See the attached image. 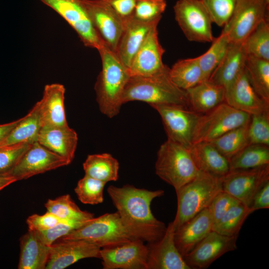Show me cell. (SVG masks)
<instances>
[{
    "label": "cell",
    "instance_id": "f907efd6",
    "mask_svg": "<svg viewBox=\"0 0 269 269\" xmlns=\"http://www.w3.org/2000/svg\"><path fill=\"white\" fill-rule=\"evenodd\" d=\"M16 181H17L16 180L9 174H0V191Z\"/></svg>",
    "mask_w": 269,
    "mask_h": 269
},
{
    "label": "cell",
    "instance_id": "9a60e30c",
    "mask_svg": "<svg viewBox=\"0 0 269 269\" xmlns=\"http://www.w3.org/2000/svg\"><path fill=\"white\" fill-rule=\"evenodd\" d=\"M147 255V246L138 239L100 250L104 269H146Z\"/></svg>",
    "mask_w": 269,
    "mask_h": 269
},
{
    "label": "cell",
    "instance_id": "1f68e13d",
    "mask_svg": "<svg viewBox=\"0 0 269 269\" xmlns=\"http://www.w3.org/2000/svg\"><path fill=\"white\" fill-rule=\"evenodd\" d=\"M245 69L255 92L269 104V61L247 55Z\"/></svg>",
    "mask_w": 269,
    "mask_h": 269
},
{
    "label": "cell",
    "instance_id": "2e32d148",
    "mask_svg": "<svg viewBox=\"0 0 269 269\" xmlns=\"http://www.w3.org/2000/svg\"><path fill=\"white\" fill-rule=\"evenodd\" d=\"M237 237H229L211 231L183 259L190 269H203L224 254L237 249Z\"/></svg>",
    "mask_w": 269,
    "mask_h": 269
},
{
    "label": "cell",
    "instance_id": "ee69618b",
    "mask_svg": "<svg viewBox=\"0 0 269 269\" xmlns=\"http://www.w3.org/2000/svg\"><path fill=\"white\" fill-rule=\"evenodd\" d=\"M88 221H64L46 230L35 231L37 233L42 241L46 245L50 246L55 242L84 225Z\"/></svg>",
    "mask_w": 269,
    "mask_h": 269
},
{
    "label": "cell",
    "instance_id": "603a6c76",
    "mask_svg": "<svg viewBox=\"0 0 269 269\" xmlns=\"http://www.w3.org/2000/svg\"><path fill=\"white\" fill-rule=\"evenodd\" d=\"M159 21H143L133 17L126 23L116 53L128 69L149 32Z\"/></svg>",
    "mask_w": 269,
    "mask_h": 269
},
{
    "label": "cell",
    "instance_id": "d6a6232c",
    "mask_svg": "<svg viewBox=\"0 0 269 269\" xmlns=\"http://www.w3.org/2000/svg\"><path fill=\"white\" fill-rule=\"evenodd\" d=\"M230 170L246 169L269 165V147L251 143L229 160Z\"/></svg>",
    "mask_w": 269,
    "mask_h": 269
},
{
    "label": "cell",
    "instance_id": "b9f144b4",
    "mask_svg": "<svg viewBox=\"0 0 269 269\" xmlns=\"http://www.w3.org/2000/svg\"><path fill=\"white\" fill-rule=\"evenodd\" d=\"M166 6V0H137L133 17L143 21L160 20Z\"/></svg>",
    "mask_w": 269,
    "mask_h": 269
},
{
    "label": "cell",
    "instance_id": "44dd1931",
    "mask_svg": "<svg viewBox=\"0 0 269 269\" xmlns=\"http://www.w3.org/2000/svg\"><path fill=\"white\" fill-rule=\"evenodd\" d=\"M213 225L212 218L206 208L175 231V244L183 257L212 230Z\"/></svg>",
    "mask_w": 269,
    "mask_h": 269
},
{
    "label": "cell",
    "instance_id": "7a4b0ae2",
    "mask_svg": "<svg viewBox=\"0 0 269 269\" xmlns=\"http://www.w3.org/2000/svg\"><path fill=\"white\" fill-rule=\"evenodd\" d=\"M97 50L102 69L94 86L96 101L101 112L112 118L120 112L124 91L131 75L116 53L105 44Z\"/></svg>",
    "mask_w": 269,
    "mask_h": 269
},
{
    "label": "cell",
    "instance_id": "cb8c5ba5",
    "mask_svg": "<svg viewBox=\"0 0 269 269\" xmlns=\"http://www.w3.org/2000/svg\"><path fill=\"white\" fill-rule=\"evenodd\" d=\"M65 88L59 83L47 84L39 100L40 116L43 127L68 126L65 107Z\"/></svg>",
    "mask_w": 269,
    "mask_h": 269
},
{
    "label": "cell",
    "instance_id": "e0dca14e",
    "mask_svg": "<svg viewBox=\"0 0 269 269\" xmlns=\"http://www.w3.org/2000/svg\"><path fill=\"white\" fill-rule=\"evenodd\" d=\"M101 249L84 240L56 241L50 246L46 269H63L86 258L100 259Z\"/></svg>",
    "mask_w": 269,
    "mask_h": 269
},
{
    "label": "cell",
    "instance_id": "ffe728a7",
    "mask_svg": "<svg viewBox=\"0 0 269 269\" xmlns=\"http://www.w3.org/2000/svg\"><path fill=\"white\" fill-rule=\"evenodd\" d=\"M165 49L158 39L157 25L149 32L143 43L136 53L129 68L131 76H147L164 69L162 56Z\"/></svg>",
    "mask_w": 269,
    "mask_h": 269
},
{
    "label": "cell",
    "instance_id": "6da1fadb",
    "mask_svg": "<svg viewBox=\"0 0 269 269\" xmlns=\"http://www.w3.org/2000/svg\"><path fill=\"white\" fill-rule=\"evenodd\" d=\"M107 192L123 222L137 239L148 243L161 238L166 227L154 217L150 205L153 199L164 195L163 190H148L126 184L110 185Z\"/></svg>",
    "mask_w": 269,
    "mask_h": 269
},
{
    "label": "cell",
    "instance_id": "bcb514c9",
    "mask_svg": "<svg viewBox=\"0 0 269 269\" xmlns=\"http://www.w3.org/2000/svg\"><path fill=\"white\" fill-rule=\"evenodd\" d=\"M62 221H64L54 214L47 211L42 215L34 214L29 216L26 223L28 229L42 231L50 229Z\"/></svg>",
    "mask_w": 269,
    "mask_h": 269
},
{
    "label": "cell",
    "instance_id": "3957f363",
    "mask_svg": "<svg viewBox=\"0 0 269 269\" xmlns=\"http://www.w3.org/2000/svg\"><path fill=\"white\" fill-rule=\"evenodd\" d=\"M167 66L147 76H130L124 91L122 102L141 101L153 105H177L189 107L186 90L177 87L169 76Z\"/></svg>",
    "mask_w": 269,
    "mask_h": 269
},
{
    "label": "cell",
    "instance_id": "4fadbf2b",
    "mask_svg": "<svg viewBox=\"0 0 269 269\" xmlns=\"http://www.w3.org/2000/svg\"><path fill=\"white\" fill-rule=\"evenodd\" d=\"M67 165L63 158L36 141L31 144L17 164L7 174L18 181Z\"/></svg>",
    "mask_w": 269,
    "mask_h": 269
},
{
    "label": "cell",
    "instance_id": "681fc988",
    "mask_svg": "<svg viewBox=\"0 0 269 269\" xmlns=\"http://www.w3.org/2000/svg\"><path fill=\"white\" fill-rule=\"evenodd\" d=\"M21 119L22 118L10 123L0 125V143L6 137Z\"/></svg>",
    "mask_w": 269,
    "mask_h": 269
},
{
    "label": "cell",
    "instance_id": "f6af8a7d",
    "mask_svg": "<svg viewBox=\"0 0 269 269\" xmlns=\"http://www.w3.org/2000/svg\"><path fill=\"white\" fill-rule=\"evenodd\" d=\"M240 202L234 197L223 190L220 191L212 199L208 209L212 218L213 225L234 205Z\"/></svg>",
    "mask_w": 269,
    "mask_h": 269
},
{
    "label": "cell",
    "instance_id": "484cf974",
    "mask_svg": "<svg viewBox=\"0 0 269 269\" xmlns=\"http://www.w3.org/2000/svg\"><path fill=\"white\" fill-rule=\"evenodd\" d=\"M189 150L200 171L223 177L230 170L229 160L210 142L193 143Z\"/></svg>",
    "mask_w": 269,
    "mask_h": 269
},
{
    "label": "cell",
    "instance_id": "4316f807",
    "mask_svg": "<svg viewBox=\"0 0 269 269\" xmlns=\"http://www.w3.org/2000/svg\"><path fill=\"white\" fill-rule=\"evenodd\" d=\"M18 269H45L47 264L50 246L45 244L36 231L28 229L20 239Z\"/></svg>",
    "mask_w": 269,
    "mask_h": 269
},
{
    "label": "cell",
    "instance_id": "7402d4cb",
    "mask_svg": "<svg viewBox=\"0 0 269 269\" xmlns=\"http://www.w3.org/2000/svg\"><path fill=\"white\" fill-rule=\"evenodd\" d=\"M78 140L76 132L68 125L42 127L37 141L50 151L63 158L69 164L74 158Z\"/></svg>",
    "mask_w": 269,
    "mask_h": 269
},
{
    "label": "cell",
    "instance_id": "d4e9b609",
    "mask_svg": "<svg viewBox=\"0 0 269 269\" xmlns=\"http://www.w3.org/2000/svg\"><path fill=\"white\" fill-rule=\"evenodd\" d=\"M247 56L243 42H230L224 57L208 80L225 89L244 68Z\"/></svg>",
    "mask_w": 269,
    "mask_h": 269
},
{
    "label": "cell",
    "instance_id": "816d5d0a",
    "mask_svg": "<svg viewBox=\"0 0 269 269\" xmlns=\"http://www.w3.org/2000/svg\"><path fill=\"white\" fill-rule=\"evenodd\" d=\"M264 0L266 1V2L267 4H269V0Z\"/></svg>",
    "mask_w": 269,
    "mask_h": 269
},
{
    "label": "cell",
    "instance_id": "7c38bea8",
    "mask_svg": "<svg viewBox=\"0 0 269 269\" xmlns=\"http://www.w3.org/2000/svg\"><path fill=\"white\" fill-rule=\"evenodd\" d=\"M269 181V165L230 170L222 178V190L250 207L259 189Z\"/></svg>",
    "mask_w": 269,
    "mask_h": 269
},
{
    "label": "cell",
    "instance_id": "9c48e42d",
    "mask_svg": "<svg viewBox=\"0 0 269 269\" xmlns=\"http://www.w3.org/2000/svg\"><path fill=\"white\" fill-rule=\"evenodd\" d=\"M59 14L86 47L97 50L104 44L90 19L84 0H39Z\"/></svg>",
    "mask_w": 269,
    "mask_h": 269
},
{
    "label": "cell",
    "instance_id": "83f0119b",
    "mask_svg": "<svg viewBox=\"0 0 269 269\" xmlns=\"http://www.w3.org/2000/svg\"><path fill=\"white\" fill-rule=\"evenodd\" d=\"M186 91L189 107L201 114L208 112L224 102L225 88L208 80Z\"/></svg>",
    "mask_w": 269,
    "mask_h": 269
},
{
    "label": "cell",
    "instance_id": "8d00e7d4",
    "mask_svg": "<svg viewBox=\"0 0 269 269\" xmlns=\"http://www.w3.org/2000/svg\"><path fill=\"white\" fill-rule=\"evenodd\" d=\"M230 40L226 33L222 31L215 38L207 51L198 57L199 66L204 80H208L224 57L228 47Z\"/></svg>",
    "mask_w": 269,
    "mask_h": 269
},
{
    "label": "cell",
    "instance_id": "30bf717a",
    "mask_svg": "<svg viewBox=\"0 0 269 269\" xmlns=\"http://www.w3.org/2000/svg\"><path fill=\"white\" fill-rule=\"evenodd\" d=\"M161 117L167 139L189 148L194 130L201 114L190 107L177 105H153Z\"/></svg>",
    "mask_w": 269,
    "mask_h": 269
},
{
    "label": "cell",
    "instance_id": "277c9868",
    "mask_svg": "<svg viewBox=\"0 0 269 269\" xmlns=\"http://www.w3.org/2000/svg\"><path fill=\"white\" fill-rule=\"evenodd\" d=\"M222 178L199 171L191 180L175 190L177 208L172 221L175 231L208 207L214 197L222 190Z\"/></svg>",
    "mask_w": 269,
    "mask_h": 269
},
{
    "label": "cell",
    "instance_id": "d590c367",
    "mask_svg": "<svg viewBox=\"0 0 269 269\" xmlns=\"http://www.w3.org/2000/svg\"><path fill=\"white\" fill-rule=\"evenodd\" d=\"M249 124L234 129L210 142L229 160L251 144L248 135Z\"/></svg>",
    "mask_w": 269,
    "mask_h": 269
},
{
    "label": "cell",
    "instance_id": "5b68a950",
    "mask_svg": "<svg viewBox=\"0 0 269 269\" xmlns=\"http://www.w3.org/2000/svg\"><path fill=\"white\" fill-rule=\"evenodd\" d=\"M155 170L156 175L175 190L191 180L200 171L189 149L169 139L158 150Z\"/></svg>",
    "mask_w": 269,
    "mask_h": 269
},
{
    "label": "cell",
    "instance_id": "c3c4849f",
    "mask_svg": "<svg viewBox=\"0 0 269 269\" xmlns=\"http://www.w3.org/2000/svg\"><path fill=\"white\" fill-rule=\"evenodd\" d=\"M250 207L254 212L269 208V181L256 193Z\"/></svg>",
    "mask_w": 269,
    "mask_h": 269
},
{
    "label": "cell",
    "instance_id": "60d3db41",
    "mask_svg": "<svg viewBox=\"0 0 269 269\" xmlns=\"http://www.w3.org/2000/svg\"><path fill=\"white\" fill-rule=\"evenodd\" d=\"M213 23L224 27L230 19L237 0H201Z\"/></svg>",
    "mask_w": 269,
    "mask_h": 269
},
{
    "label": "cell",
    "instance_id": "8fae6325",
    "mask_svg": "<svg viewBox=\"0 0 269 269\" xmlns=\"http://www.w3.org/2000/svg\"><path fill=\"white\" fill-rule=\"evenodd\" d=\"M269 10L264 0H237L222 31L230 42H243L261 21L269 18Z\"/></svg>",
    "mask_w": 269,
    "mask_h": 269
},
{
    "label": "cell",
    "instance_id": "74e56055",
    "mask_svg": "<svg viewBox=\"0 0 269 269\" xmlns=\"http://www.w3.org/2000/svg\"><path fill=\"white\" fill-rule=\"evenodd\" d=\"M247 55L269 61V18L261 21L243 41Z\"/></svg>",
    "mask_w": 269,
    "mask_h": 269
},
{
    "label": "cell",
    "instance_id": "52a82bcc",
    "mask_svg": "<svg viewBox=\"0 0 269 269\" xmlns=\"http://www.w3.org/2000/svg\"><path fill=\"white\" fill-rule=\"evenodd\" d=\"M251 117L224 102L201 115L194 130L193 144L210 142L234 129L246 125Z\"/></svg>",
    "mask_w": 269,
    "mask_h": 269
},
{
    "label": "cell",
    "instance_id": "f1b7e54d",
    "mask_svg": "<svg viewBox=\"0 0 269 269\" xmlns=\"http://www.w3.org/2000/svg\"><path fill=\"white\" fill-rule=\"evenodd\" d=\"M41 128L40 106L38 101L0 143V146L23 142L32 143L37 140Z\"/></svg>",
    "mask_w": 269,
    "mask_h": 269
},
{
    "label": "cell",
    "instance_id": "e575fe53",
    "mask_svg": "<svg viewBox=\"0 0 269 269\" xmlns=\"http://www.w3.org/2000/svg\"><path fill=\"white\" fill-rule=\"evenodd\" d=\"M253 212L250 207L239 202L213 225L212 231L224 236L238 237L246 219Z\"/></svg>",
    "mask_w": 269,
    "mask_h": 269
},
{
    "label": "cell",
    "instance_id": "d6986e66",
    "mask_svg": "<svg viewBox=\"0 0 269 269\" xmlns=\"http://www.w3.org/2000/svg\"><path fill=\"white\" fill-rule=\"evenodd\" d=\"M174 234L171 222L161 238L148 243L146 269H190L176 247Z\"/></svg>",
    "mask_w": 269,
    "mask_h": 269
},
{
    "label": "cell",
    "instance_id": "ba28073f",
    "mask_svg": "<svg viewBox=\"0 0 269 269\" xmlns=\"http://www.w3.org/2000/svg\"><path fill=\"white\" fill-rule=\"evenodd\" d=\"M175 19L190 41L212 42L213 21L201 0H178L173 6Z\"/></svg>",
    "mask_w": 269,
    "mask_h": 269
},
{
    "label": "cell",
    "instance_id": "f546056e",
    "mask_svg": "<svg viewBox=\"0 0 269 269\" xmlns=\"http://www.w3.org/2000/svg\"><path fill=\"white\" fill-rule=\"evenodd\" d=\"M85 175L107 183L117 181L119 163L111 154H89L83 163Z\"/></svg>",
    "mask_w": 269,
    "mask_h": 269
},
{
    "label": "cell",
    "instance_id": "836d02e7",
    "mask_svg": "<svg viewBox=\"0 0 269 269\" xmlns=\"http://www.w3.org/2000/svg\"><path fill=\"white\" fill-rule=\"evenodd\" d=\"M47 211L66 221H87L94 218L93 213L81 210L69 194L49 199L45 204Z\"/></svg>",
    "mask_w": 269,
    "mask_h": 269
},
{
    "label": "cell",
    "instance_id": "7bdbcfd3",
    "mask_svg": "<svg viewBox=\"0 0 269 269\" xmlns=\"http://www.w3.org/2000/svg\"><path fill=\"white\" fill-rule=\"evenodd\" d=\"M31 144L23 142L0 146V174L9 172L17 164Z\"/></svg>",
    "mask_w": 269,
    "mask_h": 269
},
{
    "label": "cell",
    "instance_id": "5bb4252c",
    "mask_svg": "<svg viewBox=\"0 0 269 269\" xmlns=\"http://www.w3.org/2000/svg\"><path fill=\"white\" fill-rule=\"evenodd\" d=\"M93 26L103 43L116 53L125 23L103 0H84Z\"/></svg>",
    "mask_w": 269,
    "mask_h": 269
},
{
    "label": "cell",
    "instance_id": "8992f818",
    "mask_svg": "<svg viewBox=\"0 0 269 269\" xmlns=\"http://www.w3.org/2000/svg\"><path fill=\"white\" fill-rule=\"evenodd\" d=\"M137 239L116 212L93 218L58 240H84L103 248Z\"/></svg>",
    "mask_w": 269,
    "mask_h": 269
},
{
    "label": "cell",
    "instance_id": "7dc6e473",
    "mask_svg": "<svg viewBox=\"0 0 269 269\" xmlns=\"http://www.w3.org/2000/svg\"><path fill=\"white\" fill-rule=\"evenodd\" d=\"M126 23L134 15L137 0H103Z\"/></svg>",
    "mask_w": 269,
    "mask_h": 269
},
{
    "label": "cell",
    "instance_id": "4dcf8cb0",
    "mask_svg": "<svg viewBox=\"0 0 269 269\" xmlns=\"http://www.w3.org/2000/svg\"><path fill=\"white\" fill-rule=\"evenodd\" d=\"M169 76L177 87L184 90L205 81L198 57L178 60L170 68Z\"/></svg>",
    "mask_w": 269,
    "mask_h": 269
},
{
    "label": "cell",
    "instance_id": "f35d334b",
    "mask_svg": "<svg viewBox=\"0 0 269 269\" xmlns=\"http://www.w3.org/2000/svg\"><path fill=\"white\" fill-rule=\"evenodd\" d=\"M106 183L85 175L74 189L79 200L83 204L96 205L104 201V189Z\"/></svg>",
    "mask_w": 269,
    "mask_h": 269
},
{
    "label": "cell",
    "instance_id": "ab89813d",
    "mask_svg": "<svg viewBox=\"0 0 269 269\" xmlns=\"http://www.w3.org/2000/svg\"><path fill=\"white\" fill-rule=\"evenodd\" d=\"M248 135L250 143L269 146V111L251 116Z\"/></svg>",
    "mask_w": 269,
    "mask_h": 269
},
{
    "label": "cell",
    "instance_id": "ac0fdd59",
    "mask_svg": "<svg viewBox=\"0 0 269 269\" xmlns=\"http://www.w3.org/2000/svg\"><path fill=\"white\" fill-rule=\"evenodd\" d=\"M224 102L251 116L269 111V104L252 87L244 68L225 88Z\"/></svg>",
    "mask_w": 269,
    "mask_h": 269
}]
</instances>
